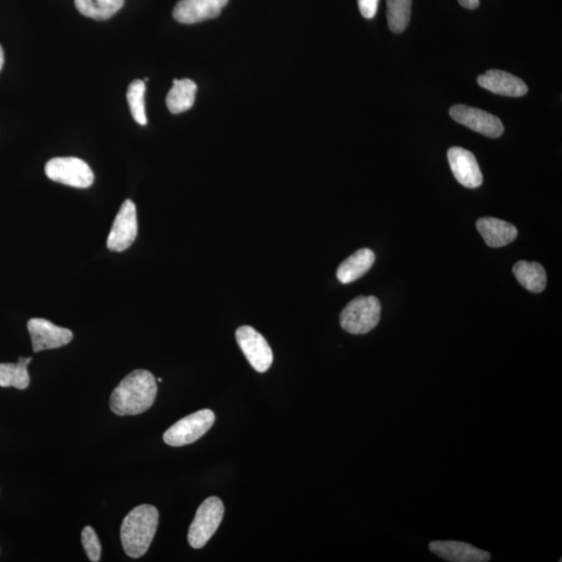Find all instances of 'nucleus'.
I'll use <instances>...</instances> for the list:
<instances>
[{
  "mask_svg": "<svg viewBox=\"0 0 562 562\" xmlns=\"http://www.w3.org/2000/svg\"><path fill=\"white\" fill-rule=\"evenodd\" d=\"M158 385L146 370H136L118 384L110 395V407L117 416H136L153 407Z\"/></svg>",
  "mask_w": 562,
  "mask_h": 562,
  "instance_id": "nucleus-1",
  "label": "nucleus"
},
{
  "mask_svg": "<svg viewBox=\"0 0 562 562\" xmlns=\"http://www.w3.org/2000/svg\"><path fill=\"white\" fill-rule=\"evenodd\" d=\"M159 525V512L153 505L133 509L121 525L120 538L127 557L140 558L148 551Z\"/></svg>",
  "mask_w": 562,
  "mask_h": 562,
  "instance_id": "nucleus-2",
  "label": "nucleus"
},
{
  "mask_svg": "<svg viewBox=\"0 0 562 562\" xmlns=\"http://www.w3.org/2000/svg\"><path fill=\"white\" fill-rule=\"evenodd\" d=\"M382 316V304L374 296H358L341 312L342 329L352 335H365L374 329Z\"/></svg>",
  "mask_w": 562,
  "mask_h": 562,
  "instance_id": "nucleus-3",
  "label": "nucleus"
},
{
  "mask_svg": "<svg viewBox=\"0 0 562 562\" xmlns=\"http://www.w3.org/2000/svg\"><path fill=\"white\" fill-rule=\"evenodd\" d=\"M224 514V505L218 496H210L202 502L189 529V546L194 549L204 548L218 531Z\"/></svg>",
  "mask_w": 562,
  "mask_h": 562,
  "instance_id": "nucleus-4",
  "label": "nucleus"
},
{
  "mask_svg": "<svg viewBox=\"0 0 562 562\" xmlns=\"http://www.w3.org/2000/svg\"><path fill=\"white\" fill-rule=\"evenodd\" d=\"M215 417L211 409H201L176 422L164 434L169 446L182 447L198 441L213 427Z\"/></svg>",
  "mask_w": 562,
  "mask_h": 562,
  "instance_id": "nucleus-5",
  "label": "nucleus"
},
{
  "mask_svg": "<svg viewBox=\"0 0 562 562\" xmlns=\"http://www.w3.org/2000/svg\"><path fill=\"white\" fill-rule=\"evenodd\" d=\"M45 173L51 180L78 189H87L94 181V174L87 162L72 156L48 161Z\"/></svg>",
  "mask_w": 562,
  "mask_h": 562,
  "instance_id": "nucleus-6",
  "label": "nucleus"
},
{
  "mask_svg": "<svg viewBox=\"0 0 562 562\" xmlns=\"http://www.w3.org/2000/svg\"><path fill=\"white\" fill-rule=\"evenodd\" d=\"M235 338L247 361L259 373H265L273 363V352L267 339L251 326H241L235 332Z\"/></svg>",
  "mask_w": 562,
  "mask_h": 562,
  "instance_id": "nucleus-7",
  "label": "nucleus"
},
{
  "mask_svg": "<svg viewBox=\"0 0 562 562\" xmlns=\"http://www.w3.org/2000/svg\"><path fill=\"white\" fill-rule=\"evenodd\" d=\"M138 235V218L134 202L127 199L117 214L112 230L108 238V248L115 252H122L133 245Z\"/></svg>",
  "mask_w": 562,
  "mask_h": 562,
  "instance_id": "nucleus-8",
  "label": "nucleus"
},
{
  "mask_svg": "<svg viewBox=\"0 0 562 562\" xmlns=\"http://www.w3.org/2000/svg\"><path fill=\"white\" fill-rule=\"evenodd\" d=\"M449 114L457 123L488 138H499L505 133V127L499 118L486 110L468 107L465 104H455L450 109Z\"/></svg>",
  "mask_w": 562,
  "mask_h": 562,
  "instance_id": "nucleus-9",
  "label": "nucleus"
},
{
  "mask_svg": "<svg viewBox=\"0 0 562 562\" xmlns=\"http://www.w3.org/2000/svg\"><path fill=\"white\" fill-rule=\"evenodd\" d=\"M28 329L31 338L32 351L35 353L64 347L74 338V332L70 329L58 328L48 320L40 318L31 319Z\"/></svg>",
  "mask_w": 562,
  "mask_h": 562,
  "instance_id": "nucleus-10",
  "label": "nucleus"
},
{
  "mask_svg": "<svg viewBox=\"0 0 562 562\" xmlns=\"http://www.w3.org/2000/svg\"><path fill=\"white\" fill-rule=\"evenodd\" d=\"M230 0H180L173 17L182 24H194L217 18Z\"/></svg>",
  "mask_w": 562,
  "mask_h": 562,
  "instance_id": "nucleus-11",
  "label": "nucleus"
},
{
  "mask_svg": "<svg viewBox=\"0 0 562 562\" xmlns=\"http://www.w3.org/2000/svg\"><path fill=\"white\" fill-rule=\"evenodd\" d=\"M448 160L451 170L461 185L469 189H476L482 185L483 176L479 162L469 150L461 147L450 148Z\"/></svg>",
  "mask_w": 562,
  "mask_h": 562,
  "instance_id": "nucleus-12",
  "label": "nucleus"
},
{
  "mask_svg": "<svg viewBox=\"0 0 562 562\" xmlns=\"http://www.w3.org/2000/svg\"><path fill=\"white\" fill-rule=\"evenodd\" d=\"M477 82L481 88L502 96L522 97L528 92L527 84L521 78L502 70H488Z\"/></svg>",
  "mask_w": 562,
  "mask_h": 562,
  "instance_id": "nucleus-13",
  "label": "nucleus"
},
{
  "mask_svg": "<svg viewBox=\"0 0 562 562\" xmlns=\"http://www.w3.org/2000/svg\"><path fill=\"white\" fill-rule=\"evenodd\" d=\"M429 550L436 557L453 562H487L491 560V554L488 552L461 541H431Z\"/></svg>",
  "mask_w": 562,
  "mask_h": 562,
  "instance_id": "nucleus-14",
  "label": "nucleus"
},
{
  "mask_svg": "<svg viewBox=\"0 0 562 562\" xmlns=\"http://www.w3.org/2000/svg\"><path fill=\"white\" fill-rule=\"evenodd\" d=\"M477 230L487 245L493 248L506 246L518 237L516 227L506 221L485 217L477 221Z\"/></svg>",
  "mask_w": 562,
  "mask_h": 562,
  "instance_id": "nucleus-15",
  "label": "nucleus"
},
{
  "mask_svg": "<svg viewBox=\"0 0 562 562\" xmlns=\"http://www.w3.org/2000/svg\"><path fill=\"white\" fill-rule=\"evenodd\" d=\"M375 263V254L368 248L357 250L338 266L337 277L342 284L353 283L364 276Z\"/></svg>",
  "mask_w": 562,
  "mask_h": 562,
  "instance_id": "nucleus-16",
  "label": "nucleus"
},
{
  "mask_svg": "<svg viewBox=\"0 0 562 562\" xmlns=\"http://www.w3.org/2000/svg\"><path fill=\"white\" fill-rule=\"evenodd\" d=\"M198 93V84L189 78L173 81L166 98L167 108L172 114H180L191 109Z\"/></svg>",
  "mask_w": 562,
  "mask_h": 562,
  "instance_id": "nucleus-17",
  "label": "nucleus"
},
{
  "mask_svg": "<svg viewBox=\"0 0 562 562\" xmlns=\"http://www.w3.org/2000/svg\"><path fill=\"white\" fill-rule=\"evenodd\" d=\"M514 274L519 283L529 292L540 293L545 290L547 274L540 264L520 260L514 267Z\"/></svg>",
  "mask_w": 562,
  "mask_h": 562,
  "instance_id": "nucleus-18",
  "label": "nucleus"
},
{
  "mask_svg": "<svg viewBox=\"0 0 562 562\" xmlns=\"http://www.w3.org/2000/svg\"><path fill=\"white\" fill-rule=\"evenodd\" d=\"M31 357H19L17 364H0V387L25 390L30 387L28 365Z\"/></svg>",
  "mask_w": 562,
  "mask_h": 562,
  "instance_id": "nucleus-19",
  "label": "nucleus"
},
{
  "mask_svg": "<svg viewBox=\"0 0 562 562\" xmlns=\"http://www.w3.org/2000/svg\"><path fill=\"white\" fill-rule=\"evenodd\" d=\"M78 12L95 21H108L122 9L124 0H75Z\"/></svg>",
  "mask_w": 562,
  "mask_h": 562,
  "instance_id": "nucleus-20",
  "label": "nucleus"
},
{
  "mask_svg": "<svg viewBox=\"0 0 562 562\" xmlns=\"http://www.w3.org/2000/svg\"><path fill=\"white\" fill-rule=\"evenodd\" d=\"M411 15V0H387L389 28L400 34L408 28Z\"/></svg>",
  "mask_w": 562,
  "mask_h": 562,
  "instance_id": "nucleus-21",
  "label": "nucleus"
},
{
  "mask_svg": "<svg viewBox=\"0 0 562 562\" xmlns=\"http://www.w3.org/2000/svg\"><path fill=\"white\" fill-rule=\"evenodd\" d=\"M145 83L135 80L127 89V102L134 119L140 126H146L147 117L145 110Z\"/></svg>",
  "mask_w": 562,
  "mask_h": 562,
  "instance_id": "nucleus-22",
  "label": "nucleus"
},
{
  "mask_svg": "<svg viewBox=\"0 0 562 562\" xmlns=\"http://www.w3.org/2000/svg\"><path fill=\"white\" fill-rule=\"evenodd\" d=\"M82 542L88 558L93 562L100 561L101 558V544L92 527L86 526L83 529Z\"/></svg>",
  "mask_w": 562,
  "mask_h": 562,
  "instance_id": "nucleus-23",
  "label": "nucleus"
},
{
  "mask_svg": "<svg viewBox=\"0 0 562 562\" xmlns=\"http://www.w3.org/2000/svg\"><path fill=\"white\" fill-rule=\"evenodd\" d=\"M358 8L364 18H374L378 9L379 0H357Z\"/></svg>",
  "mask_w": 562,
  "mask_h": 562,
  "instance_id": "nucleus-24",
  "label": "nucleus"
},
{
  "mask_svg": "<svg viewBox=\"0 0 562 562\" xmlns=\"http://www.w3.org/2000/svg\"><path fill=\"white\" fill-rule=\"evenodd\" d=\"M459 3L463 6V8L469 10H475L479 8L480 4L479 0H459Z\"/></svg>",
  "mask_w": 562,
  "mask_h": 562,
  "instance_id": "nucleus-25",
  "label": "nucleus"
},
{
  "mask_svg": "<svg viewBox=\"0 0 562 562\" xmlns=\"http://www.w3.org/2000/svg\"><path fill=\"white\" fill-rule=\"evenodd\" d=\"M4 63V55L2 45H0V71H2Z\"/></svg>",
  "mask_w": 562,
  "mask_h": 562,
  "instance_id": "nucleus-26",
  "label": "nucleus"
},
{
  "mask_svg": "<svg viewBox=\"0 0 562 562\" xmlns=\"http://www.w3.org/2000/svg\"><path fill=\"white\" fill-rule=\"evenodd\" d=\"M162 378H159V379H158V382H162Z\"/></svg>",
  "mask_w": 562,
  "mask_h": 562,
  "instance_id": "nucleus-27",
  "label": "nucleus"
}]
</instances>
